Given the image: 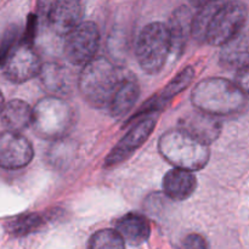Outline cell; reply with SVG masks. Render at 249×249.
I'll return each instance as SVG.
<instances>
[{
	"instance_id": "cell-20",
	"label": "cell",
	"mask_w": 249,
	"mask_h": 249,
	"mask_svg": "<svg viewBox=\"0 0 249 249\" xmlns=\"http://www.w3.org/2000/svg\"><path fill=\"white\" fill-rule=\"evenodd\" d=\"M248 39L243 32L221 46L220 63L229 70L237 72L248 67Z\"/></svg>"
},
{
	"instance_id": "cell-28",
	"label": "cell",
	"mask_w": 249,
	"mask_h": 249,
	"mask_svg": "<svg viewBox=\"0 0 249 249\" xmlns=\"http://www.w3.org/2000/svg\"><path fill=\"white\" fill-rule=\"evenodd\" d=\"M4 105H5V102H4V96H2L1 91H0V113H1L2 108H4Z\"/></svg>"
},
{
	"instance_id": "cell-26",
	"label": "cell",
	"mask_w": 249,
	"mask_h": 249,
	"mask_svg": "<svg viewBox=\"0 0 249 249\" xmlns=\"http://www.w3.org/2000/svg\"><path fill=\"white\" fill-rule=\"evenodd\" d=\"M233 83H235L242 91L248 94V67H245L242 68V70L237 71L236 80Z\"/></svg>"
},
{
	"instance_id": "cell-19",
	"label": "cell",
	"mask_w": 249,
	"mask_h": 249,
	"mask_svg": "<svg viewBox=\"0 0 249 249\" xmlns=\"http://www.w3.org/2000/svg\"><path fill=\"white\" fill-rule=\"evenodd\" d=\"M33 109L22 100H11L4 105L0 117L6 131L19 134L32 125Z\"/></svg>"
},
{
	"instance_id": "cell-10",
	"label": "cell",
	"mask_w": 249,
	"mask_h": 249,
	"mask_svg": "<svg viewBox=\"0 0 249 249\" xmlns=\"http://www.w3.org/2000/svg\"><path fill=\"white\" fill-rule=\"evenodd\" d=\"M32 143L24 136L16 133L0 134V167L5 169H19L33 160Z\"/></svg>"
},
{
	"instance_id": "cell-8",
	"label": "cell",
	"mask_w": 249,
	"mask_h": 249,
	"mask_svg": "<svg viewBox=\"0 0 249 249\" xmlns=\"http://www.w3.org/2000/svg\"><path fill=\"white\" fill-rule=\"evenodd\" d=\"M5 77L12 83H24L39 74L41 61L27 41H18L0 63Z\"/></svg>"
},
{
	"instance_id": "cell-22",
	"label": "cell",
	"mask_w": 249,
	"mask_h": 249,
	"mask_svg": "<svg viewBox=\"0 0 249 249\" xmlns=\"http://www.w3.org/2000/svg\"><path fill=\"white\" fill-rule=\"evenodd\" d=\"M45 224V218L40 214H22L7 223V230L16 236H24L39 230Z\"/></svg>"
},
{
	"instance_id": "cell-9",
	"label": "cell",
	"mask_w": 249,
	"mask_h": 249,
	"mask_svg": "<svg viewBox=\"0 0 249 249\" xmlns=\"http://www.w3.org/2000/svg\"><path fill=\"white\" fill-rule=\"evenodd\" d=\"M157 124L155 113L146 114L134 126H131L125 136L117 143L116 147L108 153L105 160V167H114L123 160H128L138 148L147 141Z\"/></svg>"
},
{
	"instance_id": "cell-12",
	"label": "cell",
	"mask_w": 249,
	"mask_h": 249,
	"mask_svg": "<svg viewBox=\"0 0 249 249\" xmlns=\"http://www.w3.org/2000/svg\"><path fill=\"white\" fill-rule=\"evenodd\" d=\"M179 129L209 146L220 135L221 122L218 117L197 109L180 119Z\"/></svg>"
},
{
	"instance_id": "cell-13",
	"label": "cell",
	"mask_w": 249,
	"mask_h": 249,
	"mask_svg": "<svg viewBox=\"0 0 249 249\" xmlns=\"http://www.w3.org/2000/svg\"><path fill=\"white\" fill-rule=\"evenodd\" d=\"M39 78L44 89L51 96L65 99L73 91L74 88V74L65 65L57 62H48L41 65Z\"/></svg>"
},
{
	"instance_id": "cell-18",
	"label": "cell",
	"mask_w": 249,
	"mask_h": 249,
	"mask_svg": "<svg viewBox=\"0 0 249 249\" xmlns=\"http://www.w3.org/2000/svg\"><path fill=\"white\" fill-rule=\"evenodd\" d=\"M197 186L196 177L192 172L174 169L169 170L163 179V190L169 198L174 201H184L195 192Z\"/></svg>"
},
{
	"instance_id": "cell-27",
	"label": "cell",
	"mask_w": 249,
	"mask_h": 249,
	"mask_svg": "<svg viewBox=\"0 0 249 249\" xmlns=\"http://www.w3.org/2000/svg\"><path fill=\"white\" fill-rule=\"evenodd\" d=\"M209 1H212V0H189L190 4H191L192 6H196V7L203 6L204 4H207V2Z\"/></svg>"
},
{
	"instance_id": "cell-23",
	"label": "cell",
	"mask_w": 249,
	"mask_h": 249,
	"mask_svg": "<svg viewBox=\"0 0 249 249\" xmlns=\"http://www.w3.org/2000/svg\"><path fill=\"white\" fill-rule=\"evenodd\" d=\"M123 238L116 230L105 229L100 230L91 237L89 249H125Z\"/></svg>"
},
{
	"instance_id": "cell-14",
	"label": "cell",
	"mask_w": 249,
	"mask_h": 249,
	"mask_svg": "<svg viewBox=\"0 0 249 249\" xmlns=\"http://www.w3.org/2000/svg\"><path fill=\"white\" fill-rule=\"evenodd\" d=\"M194 14L187 6H180L170 16L169 22L165 24L169 36L170 55L174 57L181 55L189 38H191V27Z\"/></svg>"
},
{
	"instance_id": "cell-25",
	"label": "cell",
	"mask_w": 249,
	"mask_h": 249,
	"mask_svg": "<svg viewBox=\"0 0 249 249\" xmlns=\"http://www.w3.org/2000/svg\"><path fill=\"white\" fill-rule=\"evenodd\" d=\"M182 249H208V243L198 233H191L184 240Z\"/></svg>"
},
{
	"instance_id": "cell-4",
	"label": "cell",
	"mask_w": 249,
	"mask_h": 249,
	"mask_svg": "<svg viewBox=\"0 0 249 249\" xmlns=\"http://www.w3.org/2000/svg\"><path fill=\"white\" fill-rule=\"evenodd\" d=\"M32 125L40 138L57 140L72 130L74 111L65 99L48 96L39 100L33 108Z\"/></svg>"
},
{
	"instance_id": "cell-5",
	"label": "cell",
	"mask_w": 249,
	"mask_h": 249,
	"mask_svg": "<svg viewBox=\"0 0 249 249\" xmlns=\"http://www.w3.org/2000/svg\"><path fill=\"white\" fill-rule=\"evenodd\" d=\"M170 56L167 27L160 22L147 24L141 31L136 43V60L148 74H156L164 67Z\"/></svg>"
},
{
	"instance_id": "cell-1",
	"label": "cell",
	"mask_w": 249,
	"mask_h": 249,
	"mask_svg": "<svg viewBox=\"0 0 249 249\" xmlns=\"http://www.w3.org/2000/svg\"><path fill=\"white\" fill-rule=\"evenodd\" d=\"M198 111L214 117L238 114L247 106V94L233 82L223 78H209L199 82L191 95Z\"/></svg>"
},
{
	"instance_id": "cell-6",
	"label": "cell",
	"mask_w": 249,
	"mask_h": 249,
	"mask_svg": "<svg viewBox=\"0 0 249 249\" xmlns=\"http://www.w3.org/2000/svg\"><path fill=\"white\" fill-rule=\"evenodd\" d=\"M246 21L247 7L242 1H225L212 18L204 41L214 46H223L243 31Z\"/></svg>"
},
{
	"instance_id": "cell-7",
	"label": "cell",
	"mask_w": 249,
	"mask_h": 249,
	"mask_svg": "<svg viewBox=\"0 0 249 249\" xmlns=\"http://www.w3.org/2000/svg\"><path fill=\"white\" fill-rule=\"evenodd\" d=\"M100 31L94 22H82L66 36L63 53L72 65L84 66L95 57Z\"/></svg>"
},
{
	"instance_id": "cell-3",
	"label": "cell",
	"mask_w": 249,
	"mask_h": 249,
	"mask_svg": "<svg viewBox=\"0 0 249 249\" xmlns=\"http://www.w3.org/2000/svg\"><path fill=\"white\" fill-rule=\"evenodd\" d=\"M158 150L167 162L178 169L195 172L206 167L211 157L209 146L181 129L167 131L158 142Z\"/></svg>"
},
{
	"instance_id": "cell-15",
	"label": "cell",
	"mask_w": 249,
	"mask_h": 249,
	"mask_svg": "<svg viewBox=\"0 0 249 249\" xmlns=\"http://www.w3.org/2000/svg\"><path fill=\"white\" fill-rule=\"evenodd\" d=\"M195 77V71L192 67H186L182 72H180L167 87L163 89L162 92H160L158 95H156L153 99L148 100L143 107L141 109H139L135 113V118H141L142 116L146 114H151L157 112L158 109L163 108L173 97L177 96L178 94H180L181 91H184L191 82L194 80Z\"/></svg>"
},
{
	"instance_id": "cell-17",
	"label": "cell",
	"mask_w": 249,
	"mask_h": 249,
	"mask_svg": "<svg viewBox=\"0 0 249 249\" xmlns=\"http://www.w3.org/2000/svg\"><path fill=\"white\" fill-rule=\"evenodd\" d=\"M116 231L123 238L124 242H128L131 246H139L148 240L151 226L143 215L129 213L117 221Z\"/></svg>"
},
{
	"instance_id": "cell-2",
	"label": "cell",
	"mask_w": 249,
	"mask_h": 249,
	"mask_svg": "<svg viewBox=\"0 0 249 249\" xmlns=\"http://www.w3.org/2000/svg\"><path fill=\"white\" fill-rule=\"evenodd\" d=\"M122 73L107 57H94L84 65L78 88L87 102L96 108L108 107L122 80Z\"/></svg>"
},
{
	"instance_id": "cell-21",
	"label": "cell",
	"mask_w": 249,
	"mask_h": 249,
	"mask_svg": "<svg viewBox=\"0 0 249 249\" xmlns=\"http://www.w3.org/2000/svg\"><path fill=\"white\" fill-rule=\"evenodd\" d=\"M225 1L228 0H212V1L204 4L203 6L198 7V12L194 15V18H192L191 36L198 43L206 40V34L212 18L219 10V7Z\"/></svg>"
},
{
	"instance_id": "cell-11",
	"label": "cell",
	"mask_w": 249,
	"mask_h": 249,
	"mask_svg": "<svg viewBox=\"0 0 249 249\" xmlns=\"http://www.w3.org/2000/svg\"><path fill=\"white\" fill-rule=\"evenodd\" d=\"M82 18L83 0H55L49 11V24L58 36H67Z\"/></svg>"
},
{
	"instance_id": "cell-16",
	"label": "cell",
	"mask_w": 249,
	"mask_h": 249,
	"mask_svg": "<svg viewBox=\"0 0 249 249\" xmlns=\"http://www.w3.org/2000/svg\"><path fill=\"white\" fill-rule=\"evenodd\" d=\"M140 96V87L133 75H123L111 102L108 105L109 112L116 118L128 114L135 106Z\"/></svg>"
},
{
	"instance_id": "cell-24",
	"label": "cell",
	"mask_w": 249,
	"mask_h": 249,
	"mask_svg": "<svg viewBox=\"0 0 249 249\" xmlns=\"http://www.w3.org/2000/svg\"><path fill=\"white\" fill-rule=\"evenodd\" d=\"M17 43H18V29L17 27H11L5 32L4 38L0 43V63Z\"/></svg>"
}]
</instances>
